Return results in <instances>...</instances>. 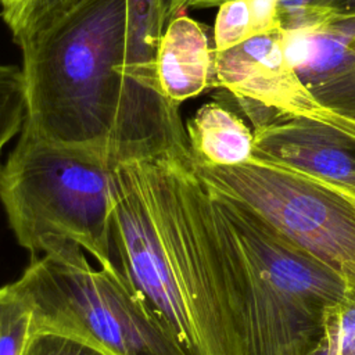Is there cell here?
Wrapping results in <instances>:
<instances>
[{
  "mask_svg": "<svg viewBox=\"0 0 355 355\" xmlns=\"http://www.w3.org/2000/svg\"><path fill=\"white\" fill-rule=\"evenodd\" d=\"M114 168L100 153L46 140L22 126L0 166V202L18 244L33 255L73 243L114 268Z\"/></svg>",
  "mask_w": 355,
  "mask_h": 355,
  "instance_id": "3957f363",
  "label": "cell"
},
{
  "mask_svg": "<svg viewBox=\"0 0 355 355\" xmlns=\"http://www.w3.org/2000/svg\"><path fill=\"white\" fill-rule=\"evenodd\" d=\"M212 55L204 25L186 12L172 18L157 53V79L162 96L179 107L211 87Z\"/></svg>",
  "mask_w": 355,
  "mask_h": 355,
  "instance_id": "8fae6325",
  "label": "cell"
},
{
  "mask_svg": "<svg viewBox=\"0 0 355 355\" xmlns=\"http://www.w3.org/2000/svg\"><path fill=\"white\" fill-rule=\"evenodd\" d=\"M112 251L128 284L161 316L180 343L200 355L196 331L173 275L137 161L114 168Z\"/></svg>",
  "mask_w": 355,
  "mask_h": 355,
  "instance_id": "52a82bcc",
  "label": "cell"
},
{
  "mask_svg": "<svg viewBox=\"0 0 355 355\" xmlns=\"http://www.w3.org/2000/svg\"><path fill=\"white\" fill-rule=\"evenodd\" d=\"M233 100L251 123L255 159L304 176L355 201V135L282 114L248 98Z\"/></svg>",
  "mask_w": 355,
  "mask_h": 355,
  "instance_id": "ba28073f",
  "label": "cell"
},
{
  "mask_svg": "<svg viewBox=\"0 0 355 355\" xmlns=\"http://www.w3.org/2000/svg\"><path fill=\"white\" fill-rule=\"evenodd\" d=\"M14 1H15V0H0V6H1V8H3V10H6V8L11 7Z\"/></svg>",
  "mask_w": 355,
  "mask_h": 355,
  "instance_id": "44dd1931",
  "label": "cell"
},
{
  "mask_svg": "<svg viewBox=\"0 0 355 355\" xmlns=\"http://www.w3.org/2000/svg\"><path fill=\"white\" fill-rule=\"evenodd\" d=\"M318 355H355V287H348L324 319V340Z\"/></svg>",
  "mask_w": 355,
  "mask_h": 355,
  "instance_id": "2e32d148",
  "label": "cell"
},
{
  "mask_svg": "<svg viewBox=\"0 0 355 355\" xmlns=\"http://www.w3.org/2000/svg\"><path fill=\"white\" fill-rule=\"evenodd\" d=\"M22 355H107L75 336L54 331H32Z\"/></svg>",
  "mask_w": 355,
  "mask_h": 355,
  "instance_id": "ac0fdd59",
  "label": "cell"
},
{
  "mask_svg": "<svg viewBox=\"0 0 355 355\" xmlns=\"http://www.w3.org/2000/svg\"><path fill=\"white\" fill-rule=\"evenodd\" d=\"M351 201H352V200H351ZM352 202H354V204H355V201H352Z\"/></svg>",
  "mask_w": 355,
  "mask_h": 355,
  "instance_id": "7402d4cb",
  "label": "cell"
},
{
  "mask_svg": "<svg viewBox=\"0 0 355 355\" xmlns=\"http://www.w3.org/2000/svg\"><path fill=\"white\" fill-rule=\"evenodd\" d=\"M12 286L32 309V331L71 334L107 355H193L116 266L93 268L73 243L35 257Z\"/></svg>",
  "mask_w": 355,
  "mask_h": 355,
  "instance_id": "277c9868",
  "label": "cell"
},
{
  "mask_svg": "<svg viewBox=\"0 0 355 355\" xmlns=\"http://www.w3.org/2000/svg\"><path fill=\"white\" fill-rule=\"evenodd\" d=\"M191 158L205 166H236L254 158L252 130L222 103H207L186 121Z\"/></svg>",
  "mask_w": 355,
  "mask_h": 355,
  "instance_id": "7c38bea8",
  "label": "cell"
},
{
  "mask_svg": "<svg viewBox=\"0 0 355 355\" xmlns=\"http://www.w3.org/2000/svg\"><path fill=\"white\" fill-rule=\"evenodd\" d=\"M137 164L200 355H318L345 280L207 186L190 151Z\"/></svg>",
  "mask_w": 355,
  "mask_h": 355,
  "instance_id": "6da1fadb",
  "label": "cell"
},
{
  "mask_svg": "<svg viewBox=\"0 0 355 355\" xmlns=\"http://www.w3.org/2000/svg\"><path fill=\"white\" fill-rule=\"evenodd\" d=\"M280 31L276 4L268 0H226L218 7L214 50L223 51L254 36Z\"/></svg>",
  "mask_w": 355,
  "mask_h": 355,
  "instance_id": "4fadbf2b",
  "label": "cell"
},
{
  "mask_svg": "<svg viewBox=\"0 0 355 355\" xmlns=\"http://www.w3.org/2000/svg\"><path fill=\"white\" fill-rule=\"evenodd\" d=\"M125 26L126 0H76L19 42L22 126L114 164Z\"/></svg>",
  "mask_w": 355,
  "mask_h": 355,
  "instance_id": "7a4b0ae2",
  "label": "cell"
},
{
  "mask_svg": "<svg viewBox=\"0 0 355 355\" xmlns=\"http://www.w3.org/2000/svg\"><path fill=\"white\" fill-rule=\"evenodd\" d=\"M194 171L211 189L247 205L279 233L355 287V204L304 176L252 158Z\"/></svg>",
  "mask_w": 355,
  "mask_h": 355,
  "instance_id": "5b68a950",
  "label": "cell"
},
{
  "mask_svg": "<svg viewBox=\"0 0 355 355\" xmlns=\"http://www.w3.org/2000/svg\"><path fill=\"white\" fill-rule=\"evenodd\" d=\"M166 24L162 0H126V26L116 73L122 86L114 164L189 151L179 107L161 93L157 53Z\"/></svg>",
  "mask_w": 355,
  "mask_h": 355,
  "instance_id": "8992f818",
  "label": "cell"
},
{
  "mask_svg": "<svg viewBox=\"0 0 355 355\" xmlns=\"http://www.w3.org/2000/svg\"><path fill=\"white\" fill-rule=\"evenodd\" d=\"M25 121V90L22 71L17 65L0 64V157L6 144L21 132Z\"/></svg>",
  "mask_w": 355,
  "mask_h": 355,
  "instance_id": "9a60e30c",
  "label": "cell"
},
{
  "mask_svg": "<svg viewBox=\"0 0 355 355\" xmlns=\"http://www.w3.org/2000/svg\"><path fill=\"white\" fill-rule=\"evenodd\" d=\"M193 0H162V11L165 24H168L176 15L186 12Z\"/></svg>",
  "mask_w": 355,
  "mask_h": 355,
  "instance_id": "ffe728a7",
  "label": "cell"
},
{
  "mask_svg": "<svg viewBox=\"0 0 355 355\" xmlns=\"http://www.w3.org/2000/svg\"><path fill=\"white\" fill-rule=\"evenodd\" d=\"M32 333V309L12 283L0 287V355H22Z\"/></svg>",
  "mask_w": 355,
  "mask_h": 355,
  "instance_id": "5bb4252c",
  "label": "cell"
},
{
  "mask_svg": "<svg viewBox=\"0 0 355 355\" xmlns=\"http://www.w3.org/2000/svg\"><path fill=\"white\" fill-rule=\"evenodd\" d=\"M211 86L223 87L282 114L318 121L355 135L323 110L305 89L291 67L280 32L254 36L212 55Z\"/></svg>",
  "mask_w": 355,
  "mask_h": 355,
  "instance_id": "9c48e42d",
  "label": "cell"
},
{
  "mask_svg": "<svg viewBox=\"0 0 355 355\" xmlns=\"http://www.w3.org/2000/svg\"><path fill=\"white\" fill-rule=\"evenodd\" d=\"M333 18H355V0H327L324 4V21Z\"/></svg>",
  "mask_w": 355,
  "mask_h": 355,
  "instance_id": "d6986e66",
  "label": "cell"
},
{
  "mask_svg": "<svg viewBox=\"0 0 355 355\" xmlns=\"http://www.w3.org/2000/svg\"><path fill=\"white\" fill-rule=\"evenodd\" d=\"M76 0H15L1 11L3 19L18 44L43 24Z\"/></svg>",
  "mask_w": 355,
  "mask_h": 355,
  "instance_id": "e0dca14e",
  "label": "cell"
},
{
  "mask_svg": "<svg viewBox=\"0 0 355 355\" xmlns=\"http://www.w3.org/2000/svg\"><path fill=\"white\" fill-rule=\"evenodd\" d=\"M287 58L315 101L355 132V18L283 32Z\"/></svg>",
  "mask_w": 355,
  "mask_h": 355,
  "instance_id": "30bf717a",
  "label": "cell"
}]
</instances>
